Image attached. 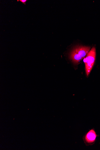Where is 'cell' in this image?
<instances>
[{
	"label": "cell",
	"mask_w": 100,
	"mask_h": 150,
	"mask_svg": "<svg viewBox=\"0 0 100 150\" xmlns=\"http://www.w3.org/2000/svg\"><path fill=\"white\" fill-rule=\"evenodd\" d=\"M96 50L93 47L83 60L85 65L86 73L87 76L90 74L94 66L96 59Z\"/></svg>",
	"instance_id": "obj_2"
},
{
	"label": "cell",
	"mask_w": 100,
	"mask_h": 150,
	"mask_svg": "<svg viewBox=\"0 0 100 150\" xmlns=\"http://www.w3.org/2000/svg\"><path fill=\"white\" fill-rule=\"evenodd\" d=\"M20 1L23 4H25L26 2V0H20V1Z\"/></svg>",
	"instance_id": "obj_4"
},
{
	"label": "cell",
	"mask_w": 100,
	"mask_h": 150,
	"mask_svg": "<svg viewBox=\"0 0 100 150\" xmlns=\"http://www.w3.org/2000/svg\"><path fill=\"white\" fill-rule=\"evenodd\" d=\"M97 136L95 130L92 129L85 134L84 137V140L87 145H92L95 142Z\"/></svg>",
	"instance_id": "obj_3"
},
{
	"label": "cell",
	"mask_w": 100,
	"mask_h": 150,
	"mask_svg": "<svg viewBox=\"0 0 100 150\" xmlns=\"http://www.w3.org/2000/svg\"><path fill=\"white\" fill-rule=\"evenodd\" d=\"M91 47H89L78 46L75 47L71 51L70 58L75 64L78 63L87 55L90 51Z\"/></svg>",
	"instance_id": "obj_1"
}]
</instances>
